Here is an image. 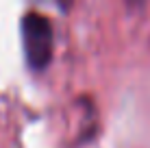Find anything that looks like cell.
<instances>
[{
	"instance_id": "obj_1",
	"label": "cell",
	"mask_w": 150,
	"mask_h": 148,
	"mask_svg": "<svg viewBox=\"0 0 150 148\" xmlns=\"http://www.w3.org/2000/svg\"><path fill=\"white\" fill-rule=\"evenodd\" d=\"M22 42L24 55L33 70H46L52 61V24L41 13H26L22 20Z\"/></svg>"
},
{
	"instance_id": "obj_2",
	"label": "cell",
	"mask_w": 150,
	"mask_h": 148,
	"mask_svg": "<svg viewBox=\"0 0 150 148\" xmlns=\"http://www.w3.org/2000/svg\"><path fill=\"white\" fill-rule=\"evenodd\" d=\"M126 2H128V7H131V9H137V7H144L148 0H126Z\"/></svg>"
}]
</instances>
